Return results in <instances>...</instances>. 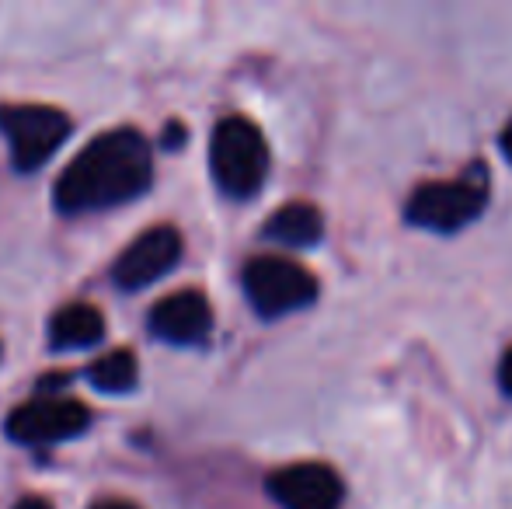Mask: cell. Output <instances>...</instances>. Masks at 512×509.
<instances>
[{
    "instance_id": "cell-1",
    "label": "cell",
    "mask_w": 512,
    "mask_h": 509,
    "mask_svg": "<svg viewBox=\"0 0 512 509\" xmlns=\"http://www.w3.org/2000/svg\"><path fill=\"white\" fill-rule=\"evenodd\" d=\"M154 157L136 129L98 133L56 178L53 199L63 213H95L136 199L150 185Z\"/></svg>"
},
{
    "instance_id": "cell-2",
    "label": "cell",
    "mask_w": 512,
    "mask_h": 509,
    "mask_svg": "<svg viewBox=\"0 0 512 509\" xmlns=\"http://www.w3.org/2000/svg\"><path fill=\"white\" fill-rule=\"evenodd\" d=\"M209 168L227 196H255L269 175V147H265L262 129L244 116L220 119L209 140Z\"/></svg>"
},
{
    "instance_id": "cell-3",
    "label": "cell",
    "mask_w": 512,
    "mask_h": 509,
    "mask_svg": "<svg viewBox=\"0 0 512 509\" xmlns=\"http://www.w3.org/2000/svg\"><path fill=\"white\" fill-rule=\"evenodd\" d=\"M481 164H474V171L457 182H429L418 185L411 192L405 217L408 224L425 227L436 234H453L464 231L474 217H481V210L488 206V189H485V171H478Z\"/></svg>"
},
{
    "instance_id": "cell-4",
    "label": "cell",
    "mask_w": 512,
    "mask_h": 509,
    "mask_svg": "<svg viewBox=\"0 0 512 509\" xmlns=\"http://www.w3.org/2000/svg\"><path fill=\"white\" fill-rule=\"evenodd\" d=\"M244 293L262 318H283V314L304 311L317 300V279L300 262L286 255H255L244 265Z\"/></svg>"
},
{
    "instance_id": "cell-5",
    "label": "cell",
    "mask_w": 512,
    "mask_h": 509,
    "mask_svg": "<svg viewBox=\"0 0 512 509\" xmlns=\"http://www.w3.org/2000/svg\"><path fill=\"white\" fill-rule=\"evenodd\" d=\"M0 133L7 136L14 168L35 171L70 136V119L53 105H0Z\"/></svg>"
},
{
    "instance_id": "cell-6",
    "label": "cell",
    "mask_w": 512,
    "mask_h": 509,
    "mask_svg": "<svg viewBox=\"0 0 512 509\" xmlns=\"http://www.w3.org/2000/svg\"><path fill=\"white\" fill-rule=\"evenodd\" d=\"M91 422V412L77 398H35L28 405L14 408L7 415V436L25 447H42V443H60L70 436L84 433Z\"/></svg>"
},
{
    "instance_id": "cell-7",
    "label": "cell",
    "mask_w": 512,
    "mask_h": 509,
    "mask_svg": "<svg viewBox=\"0 0 512 509\" xmlns=\"http://www.w3.org/2000/svg\"><path fill=\"white\" fill-rule=\"evenodd\" d=\"M182 258V234L171 224L147 227L136 241H129L126 252L115 258L112 279L119 290H143L164 272H171Z\"/></svg>"
},
{
    "instance_id": "cell-8",
    "label": "cell",
    "mask_w": 512,
    "mask_h": 509,
    "mask_svg": "<svg viewBox=\"0 0 512 509\" xmlns=\"http://www.w3.org/2000/svg\"><path fill=\"white\" fill-rule=\"evenodd\" d=\"M269 496L283 509H342L345 485L328 464H290L269 475Z\"/></svg>"
},
{
    "instance_id": "cell-9",
    "label": "cell",
    "mask_w": 512,
    "mask_h": 509,
    "mask_svg": "<svg viewBox=\"0 0 512 509\" xmlns=\"http://www.w3.org/2000/svg\"><path fill=\"white\" fill-rule=\"evenodd\" d=\"M213 328V307L199 290H178L157 300L150 311V332L171 346H196Z\"/></svg>"
},
{
    "instance_id": "cell-10",
    "label": "cell",
    "mask_w": 512,
    "mask_h": 509,
    "mask_svg": "<svg viewBox=\"0 0 512 509\" xmlns=\"http://www.w3.org/2000/svg\"><path fill=\"white\" fill-rule=\"evenodd\" d=\"M265 238L286 248H310L324 238L321 210L310 203H286L265 220Z\"/></svg>"
},
{
    "instance_id": "cell-11",
    "label": "cell",
    "mask_w": 512,
    "mask_h": 509,
    "mask_svg": "<svg viewBox=\"0 0 512 509\" xmlns=\"http://www.w3.org/2000/svg\"><path fill=\"white\" fill-rule=\"evenodd\" d=\"M102 335H105V318L91 304H67L49 321V342H53V349H88L95 342H102Z\"/></svg>"
},
{
    "instance_id": "cell-12",
    "label": "cell",
    "mask_w": 512,
    "mask_h": 509,
    "mask_svg": "<svg viewBox=\"0 0 512 509\" xmlns=\"http://www.w3.org/2000/svg\"><path fill=\"white\" fill-rule=\"evenodd\" d=\"M88 381L105 394H126L140 381V363L129 349H112L88 367Z\"/></svg>"
},
{
    "instance_id": "cell-13",
    "label": "cell",
    "mask_w": 512,
    "mask_h": 509,
    "mask_svg": "<svg viewBox=\"0 0 512 509\" xmlns=\"http://www.w3.org/2000/svg\"><path fill=\"white\" fill-rule=\"evenodd\" d=\"M499 384H502V391L512 394V346H509V353L502 356V367H499Z\"/></svg>"
},
{
    "instance_id": "cell-14",
    "label": "cell",
    "mask_w": 512,
    "mask_h": 509,
    "mask_svg": "<svg viewBox=\"0 0 512 509\" xmlns=\"http://www.w3.org/2000/svg\"><path fill=\"white\" fill-rule=\"evenodd\" d=\"M502 154H506V161L512 164V119L506 123V129H502Z\"/></svg>"
},
{
    "instance_id": "cell-15",
    "label": "cell",
    "mask_w": 512,
    "mask_h": 509,
    "mask_svg": "<svg viewBox=\"0 0 512 509\" xmlns=\"http://www.w3.org/2000/svg\"><path fill=\"white\" fill-rule=\"evenodd\" d=\"M14 509H53V506H49L46 499H39V496H28V499H21Z\"/></svg>"
},
{
    "instance_id": "cell-16",
    "label": "cell",
    "mask_w": 512,
    "mask_h": 509,
    "mask_svg": "<svg viewBox=\"0 0 512 509\" xmlns=\"http://www.w3.org/2000/svg\"><path fill=\"white\" fill-rule=\"evenodd\" d=\"M91 509H136V506H129V503H119V499H108V503H95Z\"/></svg>"
}]
</instances>
